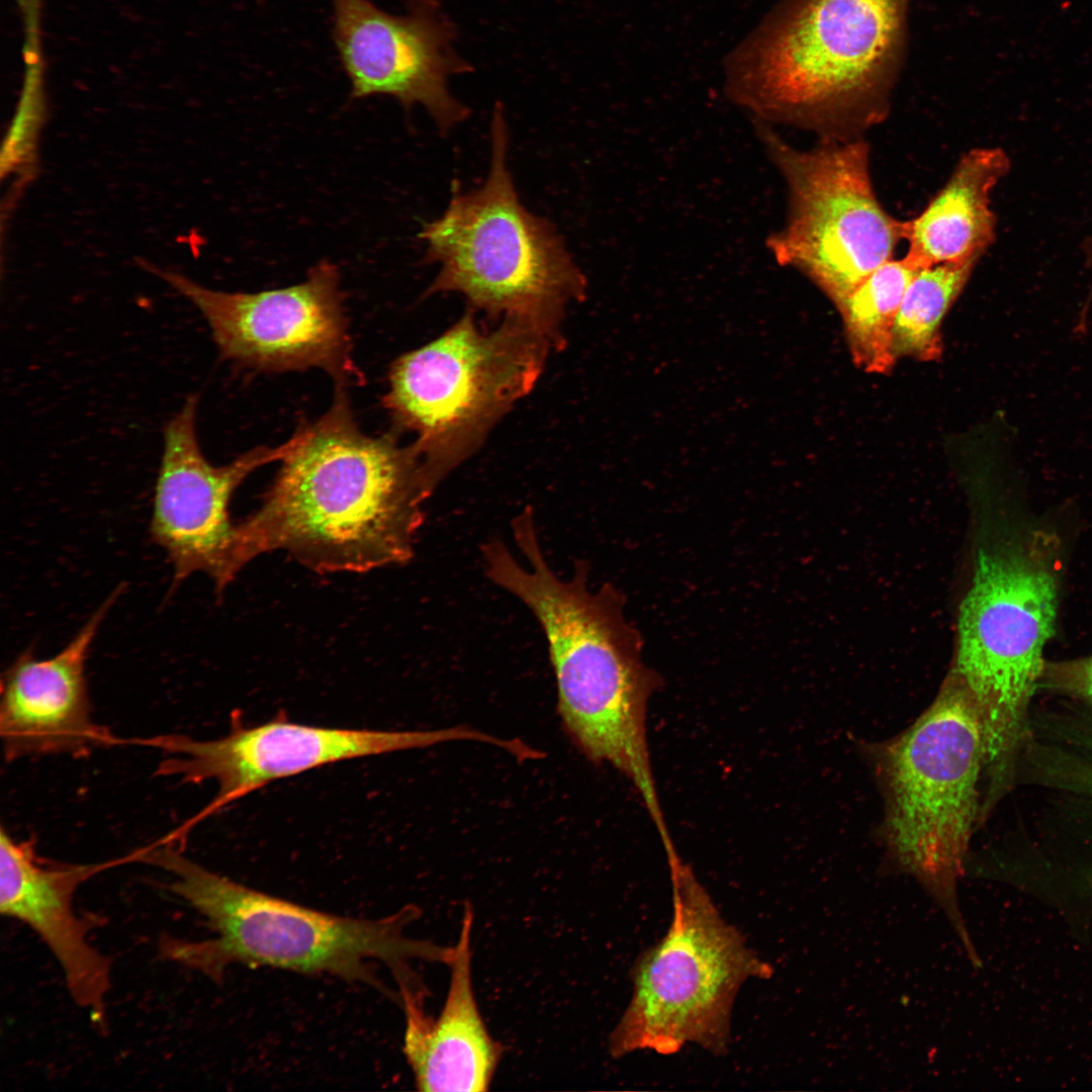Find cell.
Segmentation results:
<instances>
[{
	"label": "cell",
	"mask_w": 1092,
	"mask_h": 1092,
	"mask_svg": "<svg viewBox=\"0 0 1092 1092\" xmlns=\"http://www.w3.org/2000/svg\"><path fill=\"white\" fill-rule=\"evenodd\" d=\"M296 444L260 508L239 524V560L285 550L320 573L408 562L433 493L414 445L357 426L345 385Z\"/></svg>",
	"instance_id": "6da1fadb"
},
{
	"label": "cell",
	"mask_w": 1092,
	"mask_h": 1092,
	"mask_svg": "<svg viewBox=\"0 0 1092 1092\" xmlns=\"http://www.w3.org/2000/svg\"><path fill=\"white\" fill-rule=\"evenodd\" d=\"M511 526L524 562L500 538H490L480 547L486 578L520 600L540 625L568 735L592 761L624 774L656 828L664 829L646 736L647 704L659 678L641 659L642 641L626 620L623 596L609 583L592 589L584 560L575 561L567 578L557 575L533 515Z\"/></svg>",
	"instance_id": "7a4b0ae2"
},
{
	"label": "cell",
	"mask_w": 1092,
	"mask_h": 1092,
	"mask_svg": "<svg viewBox=\"0 0 1092 1092\" xmlns=\"http://www.w3.org/2000/svg\"><path fill=\"white\" fill-rule=\"evenodd\" d=\"M142 853L140 862L171 874L169 890L214 934L202 940L163 936L161 957L214 981L230 965L242 964L327 974L383 990L371 963L388 967L400 987L415 983L410 961L451 960L452 947L404 934L419 915L416 907L379 919L340 916L237 883L192 860L176 842L158 840Z\"/></svg>",
	"instance_id": "3957f363"
},
{
	"label": "cell",
	"mask_w": 1092,
	"mask_h": 1092,
	"mask_svg": "<svg viewBox=\"0 0 1092 1092\" xmlns=\"http://www.w3.org/2000/svg\"><path fill=\"white\" fill-rule=\"evenodd\" d=\"M908 3L783 1L729 57V97L769 125L875 121L903 57Z\"/></svg>",
	"instance_id": "277c9868"
},
{
	"label": "cell",
	"mask_w": 1092,
	"mask_h": 1092,
	"mask_svg": "<svg viewBox=\"0 0 1092 1092\" xmlns=\"http://www.w3.org/2000/svg\"><path fill=\"white\" fill-rule=\"evenodd\" d=\"M873 754L890 857L942 910L976 963L958 901L985 767L984 731L974 702L949 673L932 704L898 736L875 745Z\"/></svg>",
	"instance_id": "5b68a950"
},
{
	"label": "cell",
	"mask_w": 1092,
	"mask_h": 1092,
	"mask_svg": "<svg viewBox=\"0 0 1092 1092\" xmlns=\"http://www.w3.org/2000/svg\"><path fill=\"white\" fill-rule=\"evenodd\" d=\"M508 141L496 108L486 179L455 194L420 234L425 262L440 265L426 294L458 292L492 317L524 320L563 340L565 307L583 299L586 281L556 229L521 203L507 164Z\"/></svg>",
	"instance_id": "8992f818"
},
{
	"label": "cell",
	"mask_w": 1092,
	"mask_h": 1092,
	"mask_svg": "<svg viewBox=\"0 0 1092 1092\" xmlns=\"http://www.w3.org/2000/svg\"><path fill=\"white\" fill-rule=\"evenodd\" d=\"M561 345L545 328L515 317L482 331L469 310L394 361L384 406L398 427L416 434L413 445L433 492L532 390Z\"/></svg>",
	"instance_id": "52a82bcc"
},
{
	"label": "cell",
	"mask_w": 1092,
	"mask_h": 1092,
	"mask_svg": "<svg viewBox=\"0 0 1092 1092\" xmlns=\"http://www.w3.org/2000/svg\"><path fill=\"white\" fill-rule=\"evenodd\" d=\"M672 918L665 935L631 968V999L609 1036V1052L673 1055L697 1044L728 1051L736 996L750 979H769L772 967L720 913L679 856L667 861Z\"/></svg>",
	"instance_id": "ba28073f"
},
{
	"label": "cell",
	"mask_w": 1092,
	"mask_h": 1092,
	"mask_svg": "<svg viewBox=\"0 0 1092 1092\" xmlns=\"http://www.w3.org/2000/svg\"><path fill=\"white\" fill-rule=\"evenodd\" d=\"M1057 604L1058 577L1043 542L1033 538L980 553L960 609L950 674L980 716L992 792L1025 731Z\"/></svg>",
	"instance_id": "9c48e42d"
},
{
	"label": "cell",
	"mask_w": 1092,
	"mask_h": 1092,
	"mask_svg": "<svg viewBox=\"0 0 1092 1092\" xmlns=\"http://www.w3.org/2000/svg\"><path fill=\"white\" fill-rule=\"evenodd\" d=\"M755 129L789 191L785 226L767 246L782 265L808 277L835 305L841 303L904 240V221L891 216L875 193L870 148L861 140H826L800 151L771 125Z\"/></svg>",
	"instance_id": "30bf717a"
},
{
	"label": "cell",
	"mask_w": 1092,
	"mask_h": 1092,
	"mask_svg": "<svg viewBox=\"0 0 1092 1092\" xmlns=\"http://www.w3.org/2000/svg\"><path fill=\"white\" fill-rule=\"evenodd\" d=\"M467 737L465 726L421 731L342 729L290 722L284 713L266 723L246 726L234 712L230 732L217 739L197 740L168 734L133 737L127 739V744L171 754L158 765L159 776L178 777L188 784L208 780L217 784L212 800L167 834L170 839L182 842L199 822L273 781L346 759L424 748Z\"/></svg>",
	"instance_id": "8fae6325"
},
{
	"label": "cell",
	"mask_w": 1092,
	"mask_h": 1092,
	"mask_svg": "<svg viewBox=\"0 0 1092 1092\" xmlns=\"http://www.w3.org/2000/svg\"><path fill=\"white\" fill-rule=\"evenodd\" d=\"M141 266L188 298L225 360L261 371L320 368L336 385L362 381L351 356L338 268L312 267L299 284L257 293L223 292L146 261Z\"/></svg>",
	"instance_id": "7c38bea8"
},
{
	"label": "cell",
	"mask_w": 1092,
	"mask_h": 1092,
	"mask_svg": "<svg viewBox=\"0 0 1092 1092\" xmlns=\"http://www.w3.org/2000/svg\"><path fill=\"white\" fill-rule=\"evenodd\" d=\"M197 403V395H190L164 427L150 534L173 566L171 592L189 575L203 572L219 595L242 569L239 524L229 514L231 497L254 470L282 461L294 448L296 436L214 466L199 446Z\"/></svg>",
	"instance_id": "4fadbf2b"
},
{
	"label": "cell",
	"mask_w": 1092,
	"mask_h": 1092,
	"mask_svg": "<svg viewBox=\"0 0 1092 1092\" xmlns=\"http://www.w3.org/2000/svg\"><path fill=\"white\" fill-rule=\"evenodd\" d=\"M334 38L352 96L389 95L424 105L446 133L468 116L448 78L460 70L445 25L428 8L388 14L367 0H331Z\"/></svg>",
	"instance_id": "5bb4252c"
},
{
	"label": "cell",
	"mask_w": 1092,
	"mask_h": 1092,
	"mask_svg": "<svg viewBox=\"0 0 1092 1092\" xmlns=\"http://www.w3.org/2000/svg\"><path fill=\"white\" fill-rule=\"evenodd\" d=\"M124 590L119 584L56 655L37 659L22 651L3 672L0 737L5 759L69 754L124 745L92 717L86 661L107 613Z\"/></svg>",
	"instance_id": "9a60e30c"
},
{
	"label": "cell",
	"mask_w": 1092,
	"mask_h": 1092,
	"mask_svg": "<svg viewBox=\"0 0 1092 1092\" xmlns=\"http://www.w3.org/2000/svg\"><path fill=\"white\" fill-rule=\"evenodd\" d=\"M133 851L94 863L43 860L34 840H17L0 830V912L33 930L64 974L74 1002L104 1026L111 987V962L89 942L98 918L80 916L74 907L78 888L101 872L134 862Z\"/></svg>",
	"instance_id": "2e32d148"
},
{
	"label": "cell",
	"mask_w": 1092,
	"mask_h": 1092,
	"mask_svg": "<svg viewBox=\"0 0 1092 1092\" xmlns=\"http://www.w3.org/2000/svg\"><path fill=\"white\" fill-rule=\"evenodd\" d=\"M472 925L473 910L466 905L448 965L447 997L437 1018L425 1012L420 991H399L405 1017L403 1053L420 1091H486L502 1059V1044L488 1032L473 992Z\"/></svg>",
	"instance_id": "e0dca14e"
},
{
	"label": "cell",
	"mask_w": 1092,
	"mask_h": 1092,
	"mask_svg": "<svg viewBox=\"0 0 1092 1092\" xmlns=\"http://www.w3.org/2000/svg\"><path fill=\"white\" fill-rule=\"evenodd\" d=\"M1010 166L1009 156L998 147L965 153L925 208L904 221L905 257L920 268L980 260L996 238L991 193Z\"/></svg>",
	"instance_id": "ac0fdd59"
},
{
	"label": "cell",
	"mask_w": 1092,
	"mask_h": 1092,
	"mask_svg": "<svg viewBox=\"0 0 1092 1092\" xmlns=\"http://www.w3.org/2000/svg\"><path fill=\"white\" fill-rule=\"evenodd\" d=\"M923 268L906 257L875 269L836 308L853 362L863 371L891 372L894 323L906 290Z\"/></svg>",
	"instance_id": "d6986e66"
},
{
	"label": "cell",
	"mask_w": 1092,
	"mask_h": 1092,
	"mask_svg": "<svg viewBox=\"0 0 1092 1092\" xmlns=\"http://www.w3.org/2000/svg\"><path fill=\"white\" fill-rule=\"evenodd\" d=\"M979 259L921 269L909 284L892 332L896 361H936L942 355V320L968 284Z\"/></svg>",
	"instance_id": "ffe728a7"
},
{
	"label": "cell",
	"mask_w": 1092,
	"mask_h": 1092,
	"mask_svg": "<svg viewBox=\"0 0 1092 1092\" xmlns=\"http://www.w3.org/2000/svg\"><path fill=\"white\" fill-rule=\"evenodd\" d=\"M1092 706V654L1061 662L1044 663L1040 680Z\"/></svg>",
	"instance_id": "44dd1931"
},
{
	"label": "cell",
	"mask_w": 1092,
	"mask_h": 1092,
	"mask_svg": "<svg viewBox=\"0 0 1092 1092\" xmlns=\"http://www.w3.org/2000/svg\"><path fill=\"white\" fill-rule=\"evenodd\" d=\"M1068 767L1073 768L1070 772L1072 783L1084 788V790L1092 795V759L1086 758V760H1070Z\"/></svg>",
	"instance_id": "7402d4cb"
}]
</instances>
